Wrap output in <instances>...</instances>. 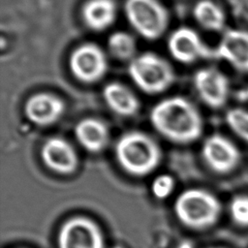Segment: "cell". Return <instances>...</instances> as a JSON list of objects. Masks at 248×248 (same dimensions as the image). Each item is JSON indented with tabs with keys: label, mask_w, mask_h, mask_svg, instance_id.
Masks as SVG:
<instances>
[{
	"label": "cell",
	"mask_w": 248,
	"mask_h": 248,
	"mask_svg": "<svg viewBox=\"0 0 248 248\" xmlns=\"http://www.w3.org/2000/svg\"><path fill=\"white\" fill-rule=\"evenodd\" d=\"M150 121L162 137L181 144L198 140L203 125L198 108L182 96H171L158 102L150 111Z\"/></svg>",
	"instance_id": "obj_1"
},
{
	"label": "cell",
	"mask_w": 248,
	"mask_h": 248,
	"mask_svg": "<svg viewBox=\"0 0 248 248\" xmlns=\"http://www.w3.org/2000/svg\"><path fill=\"white\" fill-rule=\"evenodd\" d=\"M114 155L120 168L137 177L152 173L162 160L158 142L148 134L136 130L120 136L114 146Z\"/></svg>",
	"instance_id": "obj_2"
},
{
	"label": "cell",
	"mask_w": 248,
	"mask_h": 248,
	"mask_svg": "<svg viewBox=\"0 0 248 248\" xmlns=\"http://www.w3.org/2000/svg\"><path fill=\"white\" fill-rule=\"evenodd\" d=\"M221 209L218 198L202 188L184 190L173 203L178 221L192 230H204L213 226L219 219Z\"/></svg>",
	"instance_id": "obj_3"
},
{
	"label": "cell",
	"mask_w": 248,
	"mask_h": 248,
	"mask_svg": "<svg viewBox=\"0 0 248 248\" xmlns=\"http://www.w3.org/2000/svg\"><path fill=\"white\" fill-rule=\"evenodd\" d=\"M128 73L144 93L155 95L168 90L175 79L172 66L158 53L145 51L129 62Z\"/></svg>",
	"instance_id": "obj_4"
},
{
	"label": "cell",
	"mask_w": 248,
	"mask_h": 248,
	"mask_svg": "<svg viewBox=\"0 0 248 248\" xmlns=\"http://www.w3.org/2000/svg\"><path fill=\"white\" fill-rule=\"evenodd\" d=\"M124 12L130 25L145 40L159 39L169 26V12L159 0H125Z\"/></svg>",
	"instance_id": "obj_5"
},
{
	"label": "cell",
	"mask_w": 248,
	"mask_h": 248,
	"mask_svg": "<svg viewBox=\"0 0 248 248\" xmlns=\"http://www.w3.org/2000/svg\"><path fill=\"white\" fill-rule=\"evenodd\" d=\"M57 248H106V239L95 220L77 215L65 220L60 226Z\"/></svg>",
	"instance_id": "obj_6"
},
{
	"label": "cell",
	"mask_w": 248,
	"mask_h": 248,
	"mask_svg": "<svg viewBox=\"0 0 248 248\" xmlns=\"http://www.w3.org/2000/svg\"><path fill=\"white\" fill-rule=\"evenodd\" d=\"M69 68L72 75L80 82L94 83L107 74L108 57L97 44L83 43L72 51L69 57Z\"/></svg>",
	"instance_id": "obj_7"
},
{
	"label": "cell",
	"mask_w": 248,
	"mask_h": 248,
	"mask_svg": "<svg viewBox=\"0 0 248 248\" xmlns=\"http://www.w3.org/2000/svg\"><path fill=\"white\" fill-rule=\"evenodd\" d=\"M167 45L170 55L183 64L215 57L214 49L203 42L196 30L188 26H181L173 30Z\"/></svg>",
	"instance_id": "obj_8"
},
{
	"label": "cell",
	"mask_w": 248,
	"mask_h": 248,
	"mask_svg": "<svg viewBox=\"0 0 248 248\" xmlns=\"http://www.w3.org/2000/svg\"><path fill=\"white\" fill-rule=\"evenodd\" d=\"M202 157L213 171L227 173L237 167L241 154L237 146L227 137L212 134L202 142Z\"/></svg>",
	"instance_id": "obj_9"
},
{
	"label": "cell",
	"mask_w": 248,
	"mask_h": 248,
	"mask_svg": "<svg viewBox=\"0 0 248 248\" xmlns=\"http://www.w3.org/2000/svg\"><path fill=\"white\" fill-rule=\"evenodd\" d=\"M194 87L199 98L212 108H222L230 95L228 77L214 67L199 69L194 76Z\"/></svg>",
	"instance_id": "obj_10"
},
{
	"label": "cell",
	"mask_w": 248,
	"mask_h": 248,
	"mask_svg": "<svg viewBox=\"0 0 248 248\" xmlns=\"http://www.w3.org/2000/svg\"><path fill=\"white\" fill-rule=\"evenodd\" d=\"M40 155L44 165L58 174H72L78 167V155L75 147L61 137L48 138L43 143Z\"/></svg>",
	"instance_id": "obj_11"
},
{
	"label": "cell",
	"mask_w": 248,
	"mask_h": 248,
	"mask_svg": "<svg viewBox=\"0 0 248 248\" xmlns=\"http://www.w3.org/2000/svg\"><path fill=\"white\" fill-rule=\"evenodd\" d=\"M214 55L235 71L248 73V30L232 28L224 31Z\"/></svg>",
	"instance_id": "obj_12"
},
{
	"label": "cell",
	"mask_w": 248,
	"mask_h": 248,
	"mask_svg": "<svg viewBox=\"0 0 248 248\" xmlns=\"http://www.w3.org/2000/svg\"><path fill=\"white\" fill-rule=\"evenodd\" d=\"M65 108L64 101L51 92L35 93L24 104L26 117L38 126L54 124L62 117Z\"/></svg>",
	"instance_id": "obj_13"
},
{
	"label": "cell",
	"mask_w": 248,
	"mask_h": 248,
	"mask_svg": "<svg viewBox=\"0 0 248 248\" xmlns=\"http://www.w3.org/2000/svg\"><path fill=\"white\" fill-rule=\"evenodd\" d=\"M74 133L78 142L90 153L103 151L109 141V130L107 124L95 117L79 120Z\"/></svg>",
	"instance_id": "obj_14"
},
{
	"label": "cell",
	"mask_w": 248,
	"mask_h": 248,
	"mask_svg": "<svg viewBox=\"0 0 248 248\" xmlns=\"http://www.w3.org/2000/svg\"><path fill=\"white\" fill-rule=\"evenodd\" d=\"M81 17L89 29L105 31L117 17V5L114 0H87L81 7Z\"/></svg>",
	"instance_id": "obj_15"
},
{
	"label": "cell",
	"mask_w": 248,
	"mask_h": 248,
	"mask_svg": "<svg viewBox=\"0 0 248 248\" xmlns=\"http://www.w3.org/2000/svg\"><path fill=\"white\" fill-rule=\"evenodd\" d=\"M103 98L111 111L120 116H133L140 109L137 95L125 84L111 81L103 89Z\"/></svg>",
	"instance_id": "obj_16"
},
{
	"label": "cell",
	"mask_w": 248,
	"mask_h": 248,
	"mask_svg": "<svg viewBox=\"0 0 248 248\" xmlns=\"http://www.w3.org/2000/svg\"><path fill=\"white\" fill-rule=\"evenodd\" d=\"M196 21L205 30L217 32L225 27L226 15L223 9L212 0H200L193 9Z\"/></svg>",
	"instance_id": "obj_17"
},
{
	"label": "cell",
	"mask_w": 248,
	"mask_h": 248,
	"mask_svg": "<svg viewBox=\"0 0 248 248\" xmlns=\"http://www.w3.org/2000/svg\"><path fill=\"white\" fill-rule=\"evenodd\" d=\"M108 49L113 57L121 61L130 62L138 55L136 39L130 33L121 30L109 35Z\"/></svg>",
	"instance_id": "obj_18"
},
{
	"label": "cell",
	"mask_w": 248,
	"mask_h": 248,
	"mask_svg": "<svg viewBox=\"0 0 248 248\" xmlns=\"http://www.w3.org/2000/svg\"><path fill=\"white\" fill-rule=\"evenodd\" d=\"M225 120L234 135L245 142H248V109L232 108L226 112Z\"/></svg>",
	"instance_id": "obj_19"
},
{
	"label": "cell",
	"mask_w": 248,
	"mask_h": 248,
	"mask_svg": "<svg viewBox=\"0 0 248 248\" xmlns=\"http://www.w3.org/2000/svg\"><path fill=\"white\" fill-rule=\"evenodd\" d=\"M229 212L236 225L248 227V195L233 197L229 204Z\"/></svg>",
	"instance_id": "obj_20"
},
{
	"label": "cell",
	"mask_w": 248,
	"mask_h": 248,
	"mask_svg": "<svg viewBox=\"0 0 248 248\" xmlns=\"http://www.w3.org/2000/svg\"><path fill=\"white\" fill-rule=\"evenodd\" d=\"M174 188V181L171 176L168 174H162L157 176L151 185V191L153 195L158 199H166L169 197Z\"/></svg>",
	"instance_id": "obj_21"
},
{
	"label": "cell",
	"mask_w": 248,
	"mask_h": 248,
	"mask_svg": "<svg viewBox=\"0 0 248 248\" xmlns=\"http://www.w3.org/2000/svg\"><path fill=\"white\" fill-rule=\"evenodd\" d=\"M239 97L242 99V100H245V101H248V84L246 85V87L244 89L241 90V92H239Z\"/></svg>",
	"instance_id": "obj_22"
},
{
	"label": "cell",
	"mask_w": 248,
	"mask_h": 248,
	"mask_svg": "<svg viewBox=\"0 0 248 248\" xmlns=\"http://www.w3.org/2000/svg\"><path fill=\"white\" fill-rule=\"evenodd\" d=\"M210 248H222V247H210Z\"/></svg>",
	"instance_id": "obj_23"
}]
</instances>
